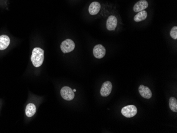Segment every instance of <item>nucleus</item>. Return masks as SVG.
<instances>
[{"label":"nucleus","mask_w":177,"mask_h":133,"mask_svg":"<svg viewBox=\"0 0 177 133\" xmlns=\"http://www.w3.org/2000/svg\"><path fill=\"white\" fill-rule=\"evenodd\" d=\"M44 51L41 48L36 47L33 50L31 60L35 67L38 68L43 64L44 59Z\"/></svg>","instance_id":"obj_1"},{"label":"nucleus","mask_w":177,"mask_h":133,"mask_svg":"<svg viewBox=\"0 0 177 133\" xmlns=\"http://www.w3.org/2000/svg\"><path fill=\"white\" fill-rule=\"evenodd\" d=\"M75 43L70 39H67L63 41L61 45V49L63 53L71 52L75 48Z\"/></svg>","instance_id":"obj_2"},{"label":"nucleus","mask_w":177,"mask_h":133,"mask_svg":"<svg viewBox=\"0 0 177 133\" xmlns=\"http://www.w3.org/2000/svg\"><path fill=\"white\" fill-rule=\"evenodd\" d=\"M137 112V109L134 105H128L124 107L122 109V114L123 116L127 118H132L136 115Z\"/></svg>","instance_id":"obj_3"},{"label":"nucleus","mask_w":177,"mask_h":133,"mask_svg":"<svg viewBox=\"0 0 177 133\" xmlns=\"http://www.w3.org/2000/svg\"><path fill=\"white\" fill-rule=\"evenodd\" d=\"M61 94L62 97L67 101H71L74 98V92L68 87H64L61 89Z\"/></svg>","instance_id":"obj_4"},{"label":"nucleus","mask_w":177,"mask_h":133,"mask_svg":"<svg viewBox=\"0 0 177 133\" xmlns=\"http://www.w3.org/2000/svg\"><path fill=\"white\" fill-rule=\"evenodd\" d=\"M106 53V49L102 45H97L93 48V55L97 59H102L105 56Z\"/></svg>","instance_id":"obj_5"},{"label":"nucleus","mask_w":177,"mask_h":133,"mask_svg":"<svg viewBox=\"0 0 177 133\" xmlns=\"http://www.w3.org/2000/svg\"><path fill=\"white\" fill-rule=\"evenodd\" d=\"M113 89V85L110 81H106L102 84V87L100 90L101 96L106 97L109 96L111 93Z\"/></svg>","instance_id":"obj_6"},{"label":"nucleus","mask_w":177,"mask_h":133,"mask_svg":"<svg viewBox=\"0 0 177 133\" xmlns=\"http://www.w3.org/2000/svg\"><path fill=\"white\" fill-rule=\"evenodd\" d=\"M140 95L145 99H150L152 96V93L149 87L145 85H141L138 88Z\"/></svg>","instance_id":"obj_7"},{"label":"nucleus","mask_w":177,"mask_h":133,"mask_svg":"<svg viewBox=\"0 0 177 133\" xmlns=\"http://www.w3.org/2000/svg\"><path fill=\"white\" fill-rule=\"evenodd\" d=\"M117 19L116 17L110 16L108 18L106 22V27L108 30L109 31H113L115 30L117 25Z\"/></svg>","instance_id":"obj_8"},{"label":"nucleus","mask_w":177,"mask_h":133,"mask_svg":"<svg viewBox=\"0 0 177 133\" xmlns=\"http://www.w3.org/2000/svg\"><path fill=\"white\" fill-rule=\"evenodd\" d=\"M149 6V3L146 0H140L137 2L133 7V10L135 12H139L140 11L145 10V9Z\"/></svg>","instance_id":"obj_9"},{"label":"nucleus","mask_w":177,"mask_h":133,"mask_svg":"<svg viewBox=\"0 0 177 133\" xmlns=\"http://www.w3.org/2000/svg\"><path fill=\"white\" fill-rule=\"evenodd\" d=\"M101 9V5L98 2H93L90 4L89 7V12L91 15H96Z\"/></svg>","instance_id":"obj_10"},{"label":"nucleus","mask_w":177,"mask_h":133,"mask_svg":"<svg viewBox=\"0 0 177 133\" xmlns=\"http://www.w3.org/2000/svg\"><path fill=\"white\" fill-rule=\"evenodd\" d=\"M10 43V40L9 37L7 35H2L0 36V50H6L9 46Z\"/></svg>","instance_id":"obj_11"},{"label":"nucleus","mask_w":177,"mask_h":133,"mask_svg":"<svg viewBox=\"0 0 177 133\" xmlns=\"http://www.w3.org/2000/svg\"><path fill=\"white\" fill-rule=\"evenodd\" d=\"M36 112V107L33 103H29L26 108V114L27 117H31L34 115Z\"/></svg>","instance_id":"obj_12"},{"label":"nucleus","mask_w":177,"mask_h":133,"mask_svg":"<svg viewBox=\"0 0 177 133\" xmlns=\"http://www.w3.org/2000/svg\"><path fill=\"white\" fill-rule=\"evenodd\" d=\"M147 17V11L143 10V11H140L137 14H136L134 18V20L135 21L138 22H141L146 19Z\"/></svg>","instance_id":"obj_13"},{"label":"nucleus","mask_w":177,"mask_h":133,"mask_svg":"<svg viewBox=\"0 0 177 133\" xmlns=\"http://www.w3.org/2000/svg\"><path fill=\"white\" fill-rule=\"evenodd\" d=\"M169 107L172 112H177V100L174 97H171L169 99Z\"/></svg>","instance_id":"obj_14"},{"label":"nucleus","mask_w":177,"mask_h":133,"mask_svg":"<svg viewBox=\"0 0 177 133\" xmlns=\"http://www.w3.org/2000/svg\"><path fill=\"white\" fill-rule=\"evenodd\" d=\"M170 36L174 39H177V27L175 26L171 29L170 32Z\"/></svg>","instance_id":"obj_15"},{"label":"nucleus","mask_w":177,"mask_h":133,"mask_svg":"<svg viewBox=\"0 0 177 133\" xmlns=\"http://www.w3.org/2000/svg\"><path fill=\"white\" fill-rule=\"evenodd\" d=\"M73 91L75 93V91H76V90H75V89H74Z\"/></svg>","instance_id":"obj_16"}]
</instances>
